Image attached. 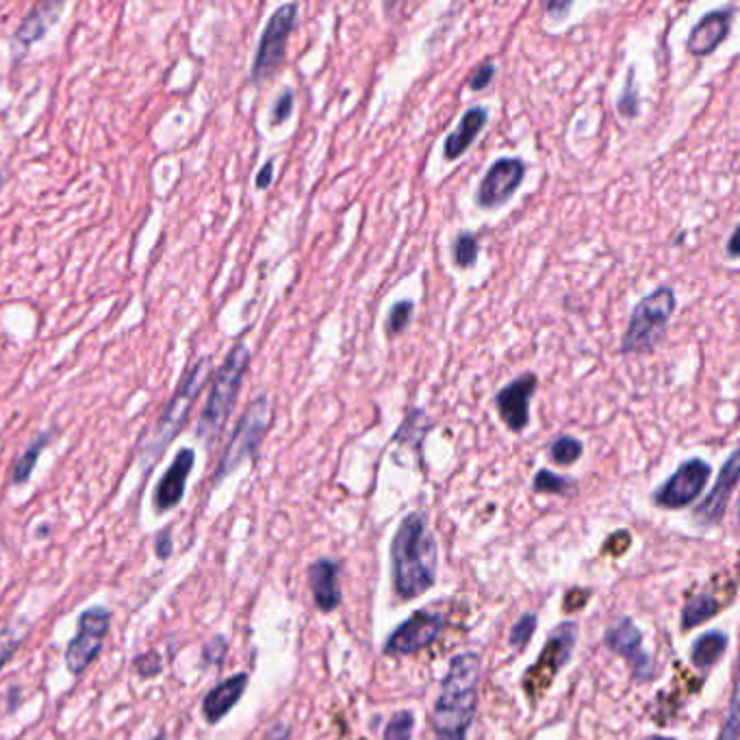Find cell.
Here are the masks:
<instances>
[{"label": "cell", "mask_w": 740, "mask_h": 740, "mask_svg": "<svg viewBox=\"0 0 740 740\" xmlns=\"http://www.w3.org/2000/svg\"><path fill=\"white\" fill-rule=\"evenodd\" d=\"M482 660L476 651H463L449 660L441 693L430 713L436 740H467L478 713V686Z\"/></svg>", "instance_id": "obj_1"}, {"label": "cell", "mask_w": 740, "mask_h": 740, "mask_svg": "<svg viewBox=\"0 0 740 740\" xmlns=\"http://www.w3.org/2000/svg\"><path fill=\"white\" fill-rule=\"evenodd\" d=\"M493 79H496V66L487 61V64H482L474 70V75L469 77V88L474 92H480V90L489 88L493 83Z\"/></svg>", "instance_id": "obj_32"}, {"label": "cell", "mask_w": 740, "mask_h": 740, "mask_svg": "<svg viewBox=\"0 0 740 740\" xmlns=\"http://www.w3.org/2000/svg\"><path fill=\"white\" fill-rule=\"evenodd\" d=\"M205 378H207V363L201 361V363L194 365L190 376L181 383L179 391L174 394L172 402L168 405L161 422L157 425V432H155V436L148 445V452H150L152 458L163 452V447L174 439V434L183 428V423L187 422V415H190L192 407L196 405V400L203 391Z\"/></svg>", "instance_id": "obj_8"}, {"label": "cell", "mask_w": 740, "mask_h": 740, "mask_svg": "<svg viewBox=\"0 0 740 740\" xmlns=\"http://www.w3.org/2000/svg\"><path fill=\"white\" fill-rule=\"evenodd\" d=\"M717 740H739V688L737 686L732 688L728 719H726Z\"/></svg>", "instance_id": "obj_31"}, {"label": "cell", "mask_w": 740, "mask_h": 740, "mask_svg": "<svg viewBox=\"0 0 740 740\" xmlns=\"http://www.w3.org/2000/svg\"><path fill=\"white\" fill-rule=\"evenodd\" d=\"M647 740H678V739H671V737H660V735H653V737H649Z\"/></svg>", "instance_id": "obj_42"}, {"label": "cell", "mask_w": 740, "mask_h": 740, "mask_svg": "<svg viewBox=\"0 0 740 740\" xmlns=\"http://www.w3.org/2000/svg\"><path fill=\"white\" fill-rule=\"evenodd\" d=\"M604 645L608 651L622 656L628 662L638 684L653 680V658L645 649L642 633L630 617H619L613 626H608Z\"/></svg>", "instance_id": "obj_12"}, {"label": "cell", "mask_w": 740, "mask_h": 740, "mask_svg": "<svg viewBox=\"0 0 740 740\" xmlns=\"http://www.w3.org/2000/svg\"><path fill=\"white\" fill-rule=\"evenodd\" d=\"M22 638H24V635L20 630H15V628H7L4 633H0V669L11 658V653L22 642Z\"/></svg>", "instance_id": "obj_34"}, {"label": "cell", "mask_w": 740, "mask_h": 740, "mask_svg": "<svg viewBox=\"0 0 740 740\" xmlns=\"http://www.w3.org/2000/svg\"><path fill=\"white\" fill-rule=\"evenodd\" d=\"M413 730H415V715L411 710H398L389 719L383 740H411Z\"/></svg>", "instance_id": "obj_28"}, {"label": "cell", "mask_w": 740, "mask_h": 740, "mask_svg": "<svg viewBox=\"0 0 740 740\" xmlns=\"http://www.w3.org/2000/svg\"><path fill=\"white\" fill-rule=\"evenodd\" d=\"M445 628V615L428 608L415 611L405 624H400L385 640V656H411L430 647Z\"/></svg>", "instance_id": "obj_11"}, {"label": "cell", "mask_w": 740, "mask_h": 740, "mask_svg": "<svg viewBox=\"0 0 740 740\" xmlns=\"http://www.w3.org/2000/svg\"><path fill=\"white\" fill-rule=\"evenodd\" d=\"M721 604L708 595V593H699V595H693L684 608H682V615H680V628L682 633H691L695 628H699L702 624L715 619L719 613H721Z\"/></svg>", "instance_id": "obj_23"}, {"label": "cell", "mask_w": 740, "mask_h": 740, "mask_svg": "<svg viewBox=\"0 0 740 740\" xmlns=\"http://www.w3.org/2000/svg\"><path fill=\"white\" fill-rule=\"evenodd\" d=\"M478 254H480V243L471 232L456 235L454 246H452V257H454V263L458 267H463V270L474 267L476 261H478Z\"/></svg>", "instance_id": "obj_27"}, {"label": "cell", "mask_w": 740, "mask_h": 740, "mask_svg": "<svg viewBox=\"0 0 740 740\" xmlns=\"http://www.w3.org/2000/svg\"><path fill=\"white\" fill-rule=\"evenodd\" d=\"M524 179H526V163L522 159L515 157L500 159L485 174L476 194V203L482 209H496L515 196Z\"/></svg>", "instance_id": "obj_13"}, {"label": "cell", "mask_w": 740, "mask_h": 740, "mask_svg": "<svg viewBox=\"0 0 740 740\" xmlns=\"http://www.w3.org/2000/svg\"><path fill=\"white\" fill-rule=\"evenodd\" d=\"M155 740H166V739H155Z\"/></svg>", "instance_id": "obj_43"}, {"label": "cell", "mask_w": 740, "mask_h": 740, "mask_svg": "<svg viewBox=\"0 0 740 740\" xmlns=\"http://www.w3.org/2000/svg\"><path fill=\"white\" fill-rule=\"evenodd\" d=\"M740 454L735 449L726 465L721 467V474L713 487V491L706 496V500L695 509V522L702 526H715L724 520L728 504L737 491L740 474Z\"/></svg>", "instance_id": "obj_14"}, {"label": "cell", "mask_w": 740, "mask_h": 740, "mask_svg": "<svg viewBox=\"0 0 740 740\" xmlns=\"http://www.w3.org/2000/svg\"><path fill=\"white\" fill-rule=\"evenodd\" d=\"M339 569L341 567L337 560L319 558L307 571L309 589L314 593L318 611H321L323 615L334 613L343 602V591L339 587Z\"/></svg>", "instance_id": "obj_18"}, {"label": "cell", "mask_w": 740, "mask_h": 740, "mask_svg": "<svg viewBox=\"0 0 740 740\" xmlns=\"http://www.w3.org/2000/svg\"><path fill=\"white\" fill-rule=\"evenodd\" d=\"M678 300L671 287H658L645 296L633 311L630 323L622 339V354H636L653 350L667 334L669 319L675 314Z\"/></svg>", "instance_id": "obj_4"}, {"label": "cell", "mask_w": 740, "mask_h": 740, "mask_svg": "<svg viewBox=\"0 0 740 740\" xmlns=\"http://www.w3.org/2000/svg\"><path fill=\"white\" fill-rule=\"evenodd\" d=\"M538 387V378L534 374H524L509 383L496 396V409L502 422L513 432H524L530 423V400Z\"/></svg>", "instance_id": "obj_15"}, {"label": "cell", "mask_w": 740, "mask_h": 740, "mask_svg": "<svg viewBox=\"0 0 740 740\" xmlns=\"http://www.w3.org/2000/svg\"><path fill=\"white\" fill-rule=\"evenodd\" d=\"M617 109L622 111L624 117H636L638 115V94H636L635 88H633V72L628 75V83L624 88V94L617 103Z\"/></svg>", "instance_id": "obj_33"}, {"label": "cell", "mask_w": 740, "mask_h": 740, "mask_svg": "<svg viewBox=\"0 0 740 740\" xmlns=\"http://www.w3.org/2000/svg\"><path fill=\"white\" fill-rule=\"evenodd\" d=\"M576 640H578V624L576 622H565V624H560L551 630V635L545 640L536 662L530 664L528 671L524 673V680H522L524 691H526L532 704H536L543 697V693L551 686V682L560 673V669L571 660Z\"/></svg>", "instance_id": "obj_5"}, {"label": "cell", "mask_w": 740, "mask_h": 740, "mask_svg": "<svg viewBox=\"0 0 740 740\" xmlns=\"http://www.w3.org/2000/svg\"><path fill=\"white\" fill-rule=\"evenodd\" d=\"M732 29V9H717L706 13L693 29L686 48L695 57L713 55L728 37Z\"/></svg>", "instance_id": "obj_17"}, {"label": "cell", "mask_w": 740, "mask_h": 740, "mask_svg": "<svg viewBox=\"0 0 740 740\" xmlns=\"http://www.w3.org/2000/svg\"><path fill=\"white\" fill-rule=\"evenodd\" d=\"M109 626L111 615L103 606L88 608L79 617V635L70 640L66 651V667L70 669V673L81 675L99 658Z\"/></svg>", "instance_id": "obj_10"}, {"label": "cell", "mask_w": 740, "mask_h": 740, "mask_svg": "<svg viewBox=\"0 0 740 740\" xmlns=\"http://www.w3.org/2000/svg\"><path fill=\"white\" fill-rule=\"evenodd\" d=\"M439 545L423 513H409L391 540V578L398 600H418L434 587Z\"/></svg>", "instance_id": "obj_2"}, {"label": "cell", "mask_w": 740, "mask_h": 740, "mask_svg": "<svg viewBox=\"0 0 740 740\" xmlns=\"http://www.w3.org/2000/svg\"><path fill=\"white\" fill-rule=\"evenodd\" d=\"M576 487V482L567 476H558L549 469H538L534 480H532V489L536 493H551V496H567L571 489Z\"/></svg>", "instance_id": "obj_26"}, {"label": "cell", "mask_w": 740, "mask_h": 740, "mask_svg": "<svg viewBox=\"0 0 740 740\" xmlns=\"http://www.w3.org/2000/svg\"><path fill=\"white\" fill-rule=\"evenodd\" d=\"M536 626H538V617L534 613H524L509 635V645L520 653L526 651L532 636L536 633Z\"/></svg>", "instance_id": "obj_30"}, {"label": "cell", "mask_w": 740, "mask_h": 740, "mask_svg": "<svg viewBox=\"0 0 740 740\" xmlns=\"http://www.w3.org/2000/svg\"><path fill=\"white\" fill-rule=\"evenodd\" d=\"M713 467L702 458L684 460L675 474L653 493V504L667 511H680L693 504L706 489Z\"/></svg>", "instance_id": "obj_9"}, {"label": "cell", "mask_w": 740, "mask_h": 740, "mask_svg": "<svg viewBox=\"0 0 740 740\" xmlns=\"http://www.w3.org/2000/svg\"><path fill=\"white\" fill-rule=\"evenodd\" d=\"M246 688H248V673H235L228 680L219 682L215 688H212L205 695V702H203L205 719L212 726L219 724L237 706V702L243 697Z\"/></svg>", "instance_id": "obj_19"}, {"label": "cell", "mask_w": 740, "mask_h": 740, "mask_svg": "<svg viewBox=\"0 0 740 740\" xmlns=\"http://www.w3.org/2000/svg\"><path fill=\"white\" fill-rule=\"evenodd\" d=\"M728 647H730V636L721 630H710L693 640L691 662L697 671L708 673L726 656Z\"/></svg>", "instance_id": "obj_22"}, {"label": "cell", "mask_w": 740, "mask_h": 740, "mask_svg": "<svg viewBox=\"0 0 740 740\" xmlns=\"http://www.w3.org/2000/svg\"><path fill=\"white\" fill-rule=\"evenodd\" d=\"M248 363H250V350L243 343H239L228 352L224 365L215 372L207 407H205V411L198 420V436L201 439H205V441L215 439L219 434V430L224 428L228 415L232 413L235 400L239 396L241 380L248 372Z\"/></svg>", "instance_id": "obj_3"}, {"label": "cell", "mask_w": 740, "mask_h": 740, "mask_svg": "<svg viewBox=\"0 0 740 740\" xmlns=\"http://www.w3.org/2000/svg\"><path fill=\"white\" fill-rule=\"evenodd\" d=\"M298 22V4H283L278 7L272 18L267 20L259 48H257V57L252 64V81L261 83L265 79H270L281 64L285 61V50H287V39L292 35V31L296 29Z\"/></svg>", "instance_id": "obj_7"}, {"label": "cell", "mask_w": 740, "mask_h": 740, "mask_svg": "<svg viewBox=\"0 0 740 740\" xmlns=\"http://www.w3.org/2000/svg\"><path fill=\"white\" fill-rule=\"evenodd\" d=\"M272 423V402L261 396L257 398L243 413V418L237 423L232 439L219 460L215 482H221L228 474H232L243 460L252 458Z\"/></svg>", "instance_id": "obj_6"}, {"label": "cell", "mask_w": 740, "mask_h": 740, "mask_svg": "<svg viewBox=\"0 0 740 740\" xmlns=\"http://www.w3.org/2000/svg\"><path fill=\"white\" fill-rule=\"evenodd\" d=\"M196 463V454L194 449L185 447L177 454L174 463L170 465V469L163 474L161 482L155 489V509L157 513H168L172 509H177L185 496V487H187V478L194 469Z\"/></svg>", "instance_id": "obj_16"}, {"label": "cell", "mask_w": 740, "mask_h": 740, "mask_svg": "<svg viewBox=\"0 0 740 740\" xmlns=\"http://www.w3.org/2000/svg\"><path fill=\"white\" fill-rule=\"evenodd\" d=\"M265 740H289V728L285 724H276Z\"/></svg>", "instance_id": "obj_40"}, {"label": "cell", "mask_w": 740, "mask_h": 740, "mask_svg": "<svg viewBox=\"0 0 740 740\" xmlns=\"http://www.w3.org/2000/svg\"><path fill=\"white\" fill-rule=\"evenodd\" d=\"M64 4L61 2H42L31 9V13L24 18V22L15 31V39L22 46H31L39 37L46 35V31L59 20Z\"/></svg>", "instance_id": "obj_21"}, {"label": "cell", "mask_w": 740, "mask_h": 740, "mask_svg": "<svg viewBox=\"0 0 740 740\" xmlns=\"http://www.w3.org/2000/svg\"><path fill=\"white\" fill-rule=\"evenodd\" d=\"M413 309H415V305L411 300H400L391 307L387 321H385V330H387L389 337H398L407 330V326L413 319Z\"/></svg>", "instance_id": "obj_29"}, {"label": "cell", "mask_w": 740, "mask_h": 740, "mask_svg": "<svg viewBox=\"0 0 740 740\" xmlns=\"http://www.w3.org/2000/svg\"><path fill=\"white\" fill-rule=\"evenodd\" d=\"M582 452H584L582 443L576 436H569V434L556 436L549 445V458H551V463H556L560 467H569V465L578 463Z\"/></svg>", "instance_id": "obj_24"}, {"label": "cell", "mask_w": 740, "mask_h": 740, "mask_svg": "<svg viewBox=\"0 0 740 740\" xmlns=\"http://www.w3.org/2000/svg\"><path fill=\"white\" fill-rule=\"evenodd\" d=\"M272 179H274V161H267V163L261 168L259 177H257V187H259V190H267V187L272 185Z\"/></svg>", "instance_id": "obj_39"}, {"label": "cell", "mask_w": 740, "mask_h": 740, "mask_svg": "<svg viewBox=\"0 0 740 740\" xmlns=\"http://www.w3.org/2000/svg\"><path fill=\"white\" fill-rule=\"evenodd\" d=\"M292 111H294V90H285L272 109V124L276 126L283 124L292 115Z\"/></svg>", "instance_id": "obj_35"}, {"label": "cell", "mask_w": 740, "mask_h": 740, "mask_svg": "<svg viewBox=\"0 0 740 740\" xmlns=\"http://www.w3.org/2000/svg\"><path fill=\"white\" fill-rule=\"evenodd\" d=\"M48 441H50V434L39 436V441H35V443L18 458V463H15V467H13V474H11L13 485H24V482L31 478V474H33V469H35V463H37L42 449L48 445Z\"/></svg>", "instance_id": "obj_25"}, {"label": "cell", "mask_w": 740, "mask_h": 740, "mask_svg": "<svg viewBox=\"0 0 740 740\" xmlns=\"http://www.w3.org/2000/svg\"><path fill=\"white\" fill-rule=\"evenodd\" d=\"M489 119V111L485 106H471L456 130H452L447 137H445V146H443V155L447 161H456L463 152L469 150V146L476 141L478 133L485 128Z\"/></svg>", "instance_id": "obj_20"}, {"label": "cell", "mask_w": 740, "mask_h": 740, "mask_svg": "<svg viewBox=\"0 0 740 740\" xmlns=\"http://www.w3.org/2000/svg\"><path fill=\"white\" fill-rule=\"evenodd\" d=\"M170 554H172V534H170V530H163L157 536V556L166 560V558H170Z\"/></svg>", "instance_id": "obj_38"}, {"label": "cell", "mask_w": 740, "mask_h": 740, "mask_svg": "<svg viewBox=\"0 0 740 740\" xmlns=\"http://www.w3.org/2000/svg\"><path fill=\"white\" fill-rule=\"evenodd\" d=\"M135 667H137L141 678H152V675L161 673V658H159V653L148 651V653H144L135 660Z\"/></svg>", "instance_id": "obj_36"}, {"label": "cell", "mask_w": 740, "mask_h": 740, "mask_svg": "<svg viewBox=\"0 0 740 740\" xmlns=\"http://www.w3.org/2000/svg\"><path fill=\"white\" fill-rule=\"evenodd\" d=\"M224 653H226V640H224V636H215L212 642L205 647V662L217 664V662H221Z\"/></svg>", "instance_id": "obj_37"}, {"label": "cell", "mask_w": 740, "mask_h": 740, "mask_svg": "<svg viewBox=\"0 0 740 740\" xmlns=\"http://www.w3.org/2000/svg\"><path fill=\"white\" fill-rule=\"evenodd\" d=\"M728 254L730 257H739V228L732 230V237H730V246H728Z\"/></svg>", "instance_id": "obj_41"}]
</instances>
